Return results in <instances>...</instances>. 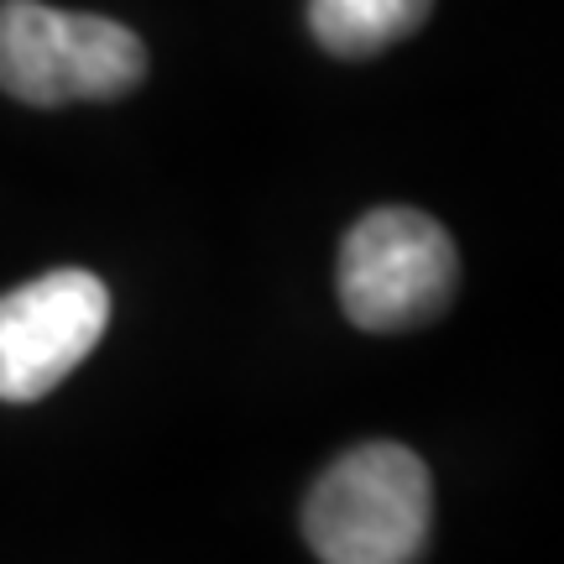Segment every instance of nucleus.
<instances>
[{
    "label": "nucleus",
    "instance_id": "nucleus-1",
    "mask_svg": "<svg viewBox=\"0 0 564 564\" xmlns=\"http://www.w3.org/2000/svg\"><path fill=\"white\" fill-rule=\"evenodd\" d=\"M429 523V465L392 440L340 455L303 502V539L324 564H419Z\"/></svg>",
    "mask_w": 564,
    "mask_h": 564
},
{
    "label": "nucleus",
    "instance_id": "nucleus-2",
    "mask_svg": "<svg viewBox=\"0 0 564 564\" xmlns=\"http://www.w3.org/2000/svg\"><path fill=\"white\" fill-rule=\"evenodd\" d=\"M147 79V47L131 26L42 0H0V89L21 105L121 100Z\"/></svg>",
    "mask_w": 564,
    "mask_h": 564
},
{
    "label": "nucleus",
    "instance_id": "nucleus-3",
    "mask_svg": "<svg viewBox=\"0 0 564 564\" xmlns=\"http://www.w3.org/2000/svg\"><path fill=\"white\" fill-rule=\"evenodd\" d=\"M460 288L455 241L423 209H371L340 246V303L350 324L392 335L440 319Z\"/></svg>",
    "mask_w": 564,
    "mask_h": 564
},
{
    "label": "nucleus",
    "instance_id": "nucleus-4",
    "mask_svg": "<svg viewBox=\"0 0 564 564\" xmlns=\"http://www.w3.org/2000/svg\"><path fill=\"white\" fill-rule=\"evenodd\" d=\"M110 293L95 272L58 267L0 299V403H37L100 345Z\"/></svg>",
    "mask_w": 564,
    "mask_h": 564
},
{
    "label": "nucleus",
    "instance_id": "nucleus-5",
    "mask_svg": "<svg viewBox=\"0 0 564 564\" xmlns=\"http://www.w3.org/2000/svg\"><path fill=\"white\" fill-rule=\"evenodd\" d=\"M434 0H308V26L324 53L335 58H371L392 42L413 37L429 21Z\"/></svg>",
    "mask_w": 564,
    "mask_h": 564
}]
</instances>
